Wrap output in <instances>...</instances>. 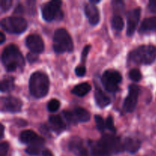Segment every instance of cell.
<instances>
[{
	"label": "cell",
	"mask_w": 156,
	"mask_h": 156,
	"mask_svg": "<svg viewBox=\"0 0 156 156\" xmlns=\"http://www.w3.org/2000/svg\"><path fill=\"white\" fill-rule=\"evenodd\" d=\"M92 156H110L124 151L120 137L111 134H105L97 142H89Z\"/></svg>",
	"instance_id": "6da1fadb"
},
{
	"label": "cell",
	"mask_w": 156,
	"mask_h": 156,
	"mask_svg": "<svg viewBox=\"0 0 156 156\" xmlns=\"http://www.w3.org/2000/svg\"><path fill=\"white\" fill-rule=\"evenodd\" d=\"M2 62L8 72L22 69L25 65L24 56L15 44L6 46L2 53Z\"/></svg>",
	"instance_id": "7a4b0ae2"
},
{
	"label": "cell",
	"mask_w": 156,
	"mask_h": 156,
	"mask_svg": "<svg viewBox=\"0 0 156 156\" xmlns=\"http://www.w3.org/2000/svg\"><path fill=\"white\" fill-rule=\"evenodd\" d=\"M50 88V80L45 73L35 72L29 79V91L36 98H42L47 94Z\"/></svg>",
	"instance_id": "3957f363"
},
{
	"label": "cell",
	"mask_w": 156,
	"mask_h": 156,
	"mask_svg": "<svg viewBox=\"0 0 156 156\" xmlns=\"http://www.w3.org/2000/svg\"><path fill=\"white\" fill-rule=\"evenodd\" d=\"M156 59V47L153 45H142L131 51L129 59L139 65H150Z\"/></svg>",
	"instance_id": "277c9868"
},
{
	"label": "cell",
	"mask_w": 156,
	"mask_h": 156,
	"mask_svg": "<svg viewBox=\"0 0 156 156\" xmlns=\"http://www.w3.org/2000/svg\"><path fill=\"white\" fill-rule=\"evenodd\" d=\"M73 42L71 36L65 28H59L53 35V48L56 53H63L73 50Z\"/></svg>",
	"instance_id": "5b68a950"
},
{
	"label": "cell",
	"mask_w": 156,
	"mask_h": 156,
	"mask_svg": "<svg viewBox=\"0 0 156 156\" xmlns=\"http://www.w3.org/2000/svg\"><path fill=\"white\" fill-rule=\"evenodd\" d=\"M2 28L10 34H21L27 29V23L24 18L21 17H7L2 19Z\"/></svg>",
	"instance_id": "8992f818"
},
{
	"label": "cell",
	"mask_w": 156,
	"mask_h": 156,
	"mask_svg": "<svg viewBox=\"0 0 156 156\" xmlns=\"http://www.w3.org/2000/svg\"><path fill=\"white\" fill-rule=\"evenodd\" d=\"M121 82V75L115 70H107L102 75L101 82L105 89L109 92H117L120 90L119 84Z\"/></svg>",
	"instance_id": "52a82bcc"
},
{
	"label": "cell",
	"mask_w": 156,
	"mask_h": 156,
	"mask_svg": "<svg viewBox=\"0 0 156 156\" xmlns=\"http://www.w3.org/2000/svg\"><path fill=\"white\" fill-rule=\"evenodd\" d=\"M61 5L62 2L60 1H50L44 4L41 9L43 18L47 21H51L57 15L60 18Z\"/></svg>",
	"instance_id": "ba28073f"
},
{
	"label": "cell",
	"mask_w": 156,
	"mask_h": 156,
	"mask_svg": "<svg viewBox=\"0 0 156 156\" xmlns=\"http://www.w3.org/2000/svg\"><path fill=\"white\" fill-rule=\"evenodd\" d=\"M140 94V88L136 85H130L129 87V94L123 103V108L125 111L131 113L135 111L138 102Z\"/></svg>",
	"instance_id": "9c48e42d"
},
{
	"label": "cell",
	"mask_w": 156,
	"mask_h": 156,
	"mask_svg": "<svg viewBox=\"0 0 156 156\" xmlns=\"http://www.w3.org/2000/svg\"><path fill=\"white\" fill-rule=\"evenodd\" d=\"M1 110L2 111H6L9 113H18L21 111L22 108V102L19 98H17L12 96L2 98L1 101Z\"/></svg>",
	"instance_id": "30bf717a"
},
{
	"label": "cell",
	"mask_w": 156,
	"mask_h": 156,
	"mask_svg": "<svg viewBox=\"0 0 156 156\" xmlns=\"http://www.w3.org/2000/svg\"><path fill=\"white\" fill-rule=\"evenodd\" d=\"M19 140L21 143L27 144L28 146L38 145V146H43L45 144V140L30 129L22 131L19 135Z\"/></svg>",
	"instance_id": "8fae6325"
},
{
	"label": "cell",
	"mask_w": 156,
	"mask_h": 156,
	"mask_svg": "<svg viewBox=\"0 0 156 156\" xmlns=\"http://www.w3.org/2000/svg\"><path fill=\"white\" fill-rule=\"evenodd\" d=\"M69 149L76 156H90L88 149L83 141L78 136H73L69 142Z\"/></svg>",
	"instance_id": "7c38bea8"
},
{
	"label": "cell",
	"mask_w": 156,
	"mask_h": 156,
	"mask_svg": "<svg viewBox=\"0 0 156 156\" xmlns=\"http://www.w3.org/2000/svg\"><path fill=\"white\" fill-rule=\"evenodd\" d=\"M141 16V9L136 8L129 11L127 14V28H126V34L131 37L135 33L137 25L140 21Z\"/></svg>",
	"instance_id": "4fadbf2b"
},
{
	"label": "cell",
	"mask_w": 156,
	"mask_h": 156,
	"mask_svg": "<svg viewBox=\"0 0 156 156\" xmlns=\"http://www.w3.org/2000/svg\"><path fill=\"white\" fill-rule=\"evenodd\" d=\"M25 44L32 53L39 54L44 50V41L37 34H33L28 35L25 39Z\"/></svg>",
	"instance_id": "5bb4252c"
},
{
	"label": "cell",
	"mask_w": 156,
	"mask_h": 156,
	"mask_svg": "<svg viewBox=\"0 0 156 156\" xmlns=\"http://www.w3.org/2000/svg\"><path fill=\"white\" fill-rule=\"evenodd\" d=\"M85 14L91 25H96L100 21V12L94 4L91 2L85 5Z\"/></svg>",
	"instance_id": "9a60e30c"
},
{
	"label": "cell",
	"mask_w": 156,
	"mask_h": 156,
	"mask_svg": "<svg viewBox=\"0 0 156 156\" xmlns=\"http://www.w3.org/2000/svg\"><path fill=\"white\" fill-rule=\"evenodd\" d=\"M94 99L98 106L102 108L108 106L111 104L110 98L97 85H95V88H94Z\"/></svg>",
	"instance_id": "2e32d148"
},
{
	"label": "cell",
	"mask_w": 156,
	"mask_h": 156,
	"mask_svg": "<svg viewBox=\"0 0 156 156\" xmlns=\"http://www.w3.org/2000/svg\"><path fill=\"white\" fill-rule=\"evenodd\" d=\"M49 123L54 132L56 133H60L62 131L65 130L66 127V123L65 122L62 120V117L59 115H52L49 117Z\"/></svg>",
	"instance_id": "e0dca14e"
},
{
	"label": "cell",
	"mask_w": 156,
	"mask_h": 156,
	"mask_svg": "<svg viewBox=\"0 0 156 156\" xmlns=\"http://www.w3.org/2000/svg\"><path fill=\"white\" fill-rule=\"evenodd\" d=\"M123 144L124 151L132 154L138 152V150L141 147L140 140H139L138 139L132 138V137H126L123 142Z\"/></svg>",
	"instance_id": "ac0fdd59"
},
{
	"label": "cell",
	"mask_w": 156,
	"mask_h": 156,
	"mask_svg": "<svg viewBox=\"0 0 156 156\" xmlns=\"http://www.w3.org/2000/svg\"><path fill=\"white\" fill-rule=\"evenodd\" d=\"M148 31H156V16L146 18L142 22L140 32L146 33Z\"/></svg>",
	"instance_id": "d6986e66"
},
{
	"label": "cell",
	"mask_w": 156,
	"mask_h": 156,
	"mask_svg": "<svg viewBox=\"0 0 156 156\" xmlns=\"http://www.w3.org/2000/svg\"><path fill=\"white\" fill-rule=\"evenodd\" d=\"M91 86L89 83L83 82V83H80L76 85L72 90V93L75 95L79 96V97H83V96L86 95L91 91Z\"/></svg>",
	"instance_id": "ffe728a7"
},
{
	"label": "cell",
	"mask_w": 156,
	"mask_h": 156,
	"mask_svg": "<svg viewBox=\"0 0 156 156\" xmlns=\"http://www.w3.org/2000/svg\"><path fill=\"white\" fill-rule=\"evenodd\" d=\"M74 114L76 116V118L77 121L82 122H88L91 118V114L87 111L86 109L83 108H76L74 110Z\"/></svg>",
	"instance_id": "44dd1931"
},
{
	"label": "cell",
	"mask_w": 156,
	"mask_h": 156,
	"mask_svg": "<svg viewBox=\"0 0 156 156\" xmlns=\"http://www.w3.org/2000/svg\"><path fill=\"white\" fill-rule=\"evenodd\" d=\"M15 88V79L13 77H5L1 82L2 92H10Z\"/></svg>",
	"instance_id": "7402d4cb"
},
{
	"label": "cell",
	"mask_w": 156,
	"mask_h": 156,
	"mask_svg": "<svg viewBox=\"0 0 156 156\" xmlns=\"http://www.w3.org/2000/svg\"><path fill=\"white\" fill-rule=\"evenodd\" d=\"M111 26L114 30L117 31L123 30L124 27V21H123V18L118 15H114L111 19Z\"/></svg>",
	"instance_id": "603a6c76"
},
{
	"label": "cell",
	"mask_w": 156,
	"mask_h": 156,
	"mask_svg": "<svg viewBox=\"0 0 156 156\" xmlns=\"http://www.w3.org/2000/svg\"><path fill=\"white\" fill-rule=\"evenodd\" d=\"M41 148H42V146H38V145H30V146H28L26 148L25 152L28 155L36 156L40 154Z\"/></svg>",
	"instance_id": "cb8c5ba5"
},
{
	"label": "cell",
	"mask_w": 156,
	"mask_h": 156,
	"mask_svg": "<svg viewBox=\"0 0 156 156\" xmlns=\"http://www.w3.org/2000/svg\"><path fill=\"white\" fill-rule=\"evenodd\" d=\"M94 120H95L97 129H98L100 132H105V128H106V123L105 122L104 119L102 118L100 115H95L94 116Z\"/></svg>",
	"instance_id": "d4e9b609"
},
{
	"label": "cell",
	"mask_w": 156,
	"mask_h": 156,
	"mask_svg": "<svg viewBox=\"0 0 156 156\" xmlns=\"http://www.w3.org/2000/svg\"><path fill=\"white\" fill-rule=\"evenodd\" d=\"M129 77L132 81L140 82L143 78V76H142V73H140V70L137 69H133L129 71Z\"/></svg>",
	"instance_id": "484cf974"
},
{
	"label": "cell",
	"mask_w": 156,
	"mask_h": 156,
	"mask_svg": "<svg viewBox=\"0 0 156 156\" xmlns=\"http://www.w3.org/2000/svg\"><path fill=\"white\" fill-rule=\"evenodd\" d=\"M60 107V102L57 99H51L47 104V109L50 112H55L58 111Z\"/></svg>",
	"instance_id": "4316f807"
},
{
	"label": "cell",
	"mask_w": 156,
	"mask_h": 156,
	"mask_svg": "<svg viewBox=\"0 0 156 156\" xmlns=\"http://www.w3.org/2000/svg\"><path fill=\"white\" fill-rule=\"evenodd\" d=\"M62 116H63L64 118L70 123H77V120L76 118V116H75L74 113L71 112V111H64L62 112Z\"/></svg>",
	"instance_id": "83f0119b"
},
{
	"label": "cell",
	"mask_w": 156,
	"mask_h": 156,
	"mask_svg": "<svg viewBox=\"0 0 156 156\" xmlns=\"http://www.w3.org/2000/svg\"><path fill=\"white\" fill-rule=\"evenodd\" d=\"M105 123H106V128H108L110 131H111L114 133L117 132V129H116L115 126H114V119L111 116H108Z\"/></svg>",
	"instance_id": "f1b7e54d"
},
{
	"label": "cell",
	"mask_w": 156,
	"mask_h": 156,
	"mask_svg": "<svg viewBox=\"0 0 156 156\" xmlns=\"http://www.w3.org/2000/svg\"><path fill=\"white\" fill-rule=\"evenodd\" d=\"M9 149V144L7 142H3L0 144V156H7Z\"/></svg>",
	"instance_id": "f546056e"
},
{
	"label": "cell",
	"mask_w": 156,
	"mask_h": 156,
	"mask_svg": "<svg viewBox=\"0 0 156 156\" xmlns=\"http://www.w3.org/2000/svg\"><path fill=\"white\" fill-rule=\"evenodd\" d=\"M12 0H2L1 1V11L2 12H7L12 7Z\"/></svg>",
	"instance_id": "4dcf8cb0"
},
{
	"label": "cell",
	"mask_w": 156,
	"mask_h": 156,
	"mask_svg": "<svg viewBox=\"0 0 156 156\" xmlns=\"http://www.w3.org/2000/svg\"><path fill=\"white\" fill-rule=\"evenodd\" d=\"M75 72H76V76H79V77H82L86 73V69H85L84 66H78L76 68Z\"/></svg>",
	"instance_id": "1f68e13d"
},
{
	"label": "cell",
	"mask_w": 156,
	"mask_h": 156,
	"mask_svg": "<svg viewBox=\"0 0 156 156\" xmlns=\"http://www.w3.org/2000/svg\"><path fill=\"white\" fill-rule=\"evenodd\" d=\"M38 58H39V56H38L37 53L30 52V53H28L27 54V59L28 60L29 62H31V63L36 62L38 59Z\"/></svg>",
	"instance_id": "d6a6232c"
},
{
	"label": "cell",
	"mask_w": 156,
	"mask_h": 156,
	"mask_svg": "<svg viewBox=\"0 0 156 156\" xmlns=\"http://www.w3.org/2000/svg\"><path fill=\"white\" fill-rule=\"evenodd\" d=\"M90 48H91V46L90 45H87L84 47L83 51H82V62H83V63L85 62H86L87 56H88V52H89Z\"/></svg>",
	"instance_id": "836d02e7"
},
{
	"label": "cell",
	"mask_w": 156,
	"mask_h": 156,
	"mask_svg": "<svg viewBox=\"0 0 156 156\" xmlns=\"http://www.w3.org/2000/svg\"><path fill=\"white\" fill-rule=\"evenodd\" d=\"M149 10L152 13H156V0H151L149 2Z\"/></svg>",
	"instance_id": "e575fe53"
},
{
	"label": "cell",
	"mask_w": 156,
	"mask_h": 156,
	"mask_svg": "<svg viewBox=\"0 0 156 156\" xmlns=\"http://www.w3.org/2000/svg\"><path fill=\"white\" fill-rule=\"evenodd\" d=\"M24 12V7L21 4H18L17 5L16 8H15V11H14V13L15 14H22Z\"/></svg>",
	"instance_id": "d590c367"
},
{
	"label": "cell",
	"mask_w": 156,
	"mask_h": 156,
	"mask_svg": "<svg viewBox=\"0 0 156 156\" xmlns=\"http://www.w3.org/2000/svg\"><path fill=\"white\" fill-rule=\"evenodd\" d=\"M42 155L43 156H53V153L49 149H44L42 151Z\"/></svg>",
	"instance_id": "8d00e7d4"
},
{
	"label": "cell",
	"mask_w": 156,
	"mask_h": 156,
	"mask_svg": "<svg viewBox=\"0 0 156 156\" xmlns=\"http://www.w3.org/2000/svg\"><path fill=\"white\" fill-rule=\"evenodd\" d=\"M0 44H3V43L5 42V34L3 32H1V34H0Z\"/></svg>",
	"instance_id": "74e56055"
},
{
	"label": "cell",
	"mask_w": 156,
	"mask_h": 156,
	"mask_svg": "<svg viewBox=\"0 0 156 156\" xmlns=\"http://www.w3.org/2000/svg\"><path fill=\"white\" fill-rule=\"evenodd\" d=\"M1 139L3 138L4 136V130H5V127L2 124H1Z\"/></svg>",
	"instance_id": "f35d334b"
}]
</instances>
